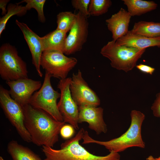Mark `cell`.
<instances>
[{
  "label": "cell",
  "mask_w": 160,
  "mask_h": 160,
  "mask_svg": "<svg viewBox=\"0 0 160 160\" xmlns=\"http://www.w3.org/2000/svg\"><path fill=\"white\" fill-rule=\"evenodd\" d=\"M25 127L31 142L38 146L53 148L59 140L64 121L56 120L44 111L29 104L23 107Z\"/></svg>",
  "instance_id": "6da1fadb"
},
{
  "label": "cell",
  "mask_w": 160,
  "mask_h": 160,
  "mask_svg": "<svg viewBox=\"0 0 160 160\" xmlns=\"http://www.w3.org/2000/svg\"><path fill=\"white\" fill-rule=\"evenodd\" d=\"M131 123L127 130L120 137L107 141L95 140L85 131L83 144L95 143L104 147L110 152L119 153L129 148L136 147L144 148L145 144L141 133V127L145 115L140 111L132 110L130 113Z\"/></svg>",
  "instance_id": "7a4b0ae2"
},
{
  "label": "cell",
  "mask_w": 160,
  "mask_h": 160,
  "mask_svg": "<svg viewBox=\"0 0 160 160\" xmlns=\"http://www.w3.org/2000/svg\"><path fill=\"white\" fill-rule=\"evenodd\" d=\"M85 131L83 128H81L74 137L62 143L60 149L42 146V151L45 156L44 160H120V155L114 152H110L105 156H98L87 151L79 143Z\"/></svg>",
  "instance_id": "3957f363"
},
{
  "label": "cell",
  "mask_w": 160,
  "mask_h": 160,
  "mask_svg": "<svg viewBox=\"0 0 160 160\" xmlns=\"http://www.w3.org/2000/svg\"><path fill=\"white\" fill-rule=\"evenodd\" d=\"M145 49L119 45L112 40L102 47L100 53L110 60L113 68L127 72L136 66Z\"/></svg>",
  "instance_id": "277c9868"
},
{
  "label": "cell",
  "mask_w": 160,
  "mask_h": 160,
  "mask_svg": "<svg viewBox=\"0 0 160 160\" xmlns=\"http://www.w3.org/2000/svg\"><path fill=\"white\" fill-rule=\"evenodd\" d=\"M25 62L19 55L15 47L4 44L0 48V76L6 81L28 78Z\"/></svg>",
  "instance_id": "5b68a950"
},
{
  "label": "cell",
  "mask_w": 160,
  "mask_h": 160,
  "mask_svg": "<svg viewBox=\"0 0 160 160\" xmlns=\"http://www.w3.org/2000/svg\"><path fill=\"white\" fill-rule=\"evenodd\" d=\"M51 77L45 73L41 87L33 94L29 104L44 111L56 120L63 122V119L57 103V100L60 97V93L53 88L50 81Z\"/></svg>",
  "instance_id": "8992f818"
},
{
  "label": "cell",
  "mask_w": 160,
  "mask_h": 160,
  "mask_svg": "<svg viewBox=\"0 0 160 160\" xmlns=\"http://www.w3.org/2000/svg\"><path fill=\"white\" fill-rule=\"evenodd\" d=\"M0 104L5 116L25 141L31 142L25 125L23 107L10 96L9 90L0 86Z\"/></svg>",
  "instance_id": "52a82bcc"
},
{
  "label": "cell",
  "mask_w": 160,
  "mask_h": 160,
  "mask_svg": "<svg viewBox=\"0 0 160 160\" xmlns=\"http://www.w3.org/2000/svg\"><path fill=\"white\" fill-rule=\"evenodd\" d=\"M77 63L76 58L68 57L61 52L44 51L41 55L40 65L52 77L61 80L67 78Z\"/></svg>",
  "instance_id": "ba28073f"
},
{
  "label": "cell",
  "mask_w": 160,
  "mask_h": 160,
  "mask_svg": "<svg viewBox=\"0 0 160 160\" xmlns=\"http://www.w3.org/2000/svg\"><path fill=\"white\" fill-rule=\"evenodd\" d=\"M71 78L60 80L57 85L60 97L57 103L58 110L64 121L78 129L79 107L73 99L70 90Z\"/></svg>",
  "instance_id": "9c48e42d"
},
{
  "label": "cell",
  "mask_w": 160,
  "mask_h": 160,
  "mask_svg": "<svg viewBox=\"0 0 160 160\" xmlns=\"http://www.w3.org/2000/svg\"><path fill=\"white\" fill-rule=\"evenodd\" d=\"M76 15V20L65 40L64 53L67 55L80 51L88 37L87 18L79 12Z\"/></svg>",
  "instance_id": "30bf717a"
},
{
  "label": "cell",
  "mask_w": 160,
  "mask_h": 160,
  "mask_svg": "<svg viewBox=\"0 0 160 160\" xmlns=\"http://www.w3.org/2000/svg\"><path fill=\"white\" fill-rule=\"evenodd\" d=\"M70 88L72 98L78 107L83 105L98 107L100 105L99 98L84 79L80 70L72 74Z\"/></svg>",
  "instance_id": "8fae6325"
},
{
  "label": "cell",
  "mask_w": 160,
  "mask_h": 160,
  "mask_svg": "<svg viewBox=\"0 0 160 160\" xmlns=\"http://www.w3.org/2000/svg\"><path fill=\"white\" fill-rule=\"evenodd\" d=\"M11 97L23 107L29 104L33 94L42 86L40 81L28 78L6 81Z\"/></svg>",
  "instance_id": "7c38bea8"
},
{
  "label": "cell",
  "mask_w": 160,
  "mask_h": 160,
  "mask_svg": "<svg viewBox=\"0 0 160 160\" xmlns=\"http://www.w3.org/2000/svg\"><path fill=\"white\" fill-rule=\"evenodd\" d=\"M78 123L86 122L89 128L99 135L107 131L106 124L103 119V109L101 107L90 105L79 107Z\"/></svg>",
  "instance_id": "4fadbf2b"
},
{
  "label": "cell",
  "mask_w": 160,
  "mask_h": 160,
  "mask_svg": "<svg viewBox=\"0 0 160 160\" xmlns=\"http://www.w3.org/2000/svg\"><path fill=\"white\" fill-rule=\"evenodd\" d=\"M15 23L21 31L31 53L32 63L38 75L43 76L40 62L44 50L41 37L33 31L25 23L16 20Z\"/></svg>",
  "instance_id": "5bb4252c"
},
{
  "label": "cell",
  "mask_w": 160,
  "mask_h": 160,
  "mask_svg": "<svg viewBox=\"0 0 160 160\" xmlns=\"http://www.w3.org/2000/svg\"><path fill=\"white\" fill-rule=\"evenodd\" d=\"M131 17L127 11L121 8L105 20L108 29L112 33L113 40L116 41L127 33Z\"/></svg>",
  "instance_id": "9a60e30c"
},
{
  "label": "cell",
  "mask_w": 160,
  "mask_h": 160,
  "mask_svg": "<svg viewBox=\"0 0 160 160\" xmlns=\"http://www.w3.org/2000/svg\"><path fill=\"white\" fill-rule=\"evenodd\" d=\"M116 41L119 45L139 49H146L148 47L155 46L160 47V37H148L133 33L130 31Z\"/></svg>",
  "instance_id": "2e32d148"
},
{
  "label": "cell",
  "mask_w": 160,
  "mask_h": 160,
  "mask_svg": "<svg viewBox=\"0 0 160 160\" xmlns=\"http://www.w3.org/2000/svg\"><path fill=\"white\" fill-rule=\"evenodd\" d=\"M66 33L56 29L41 37L44 51L56 50L64 53L65 41L67 36Z\"/></svg>",
  "instance_id": "e0dca14e"
},
{
  "label": "cell",
  "mask_w": 160,
  "mask_h": 160,
  "mask_svg": "<svg viewBox=\"0 0 160 160\" xmlns=\"http://www.w3.org/2000/svg\"><path fill=\"white\" fill-rule=\"evenodd\" d=\"M7 151L12 160H42L30 149L15 140L8 143Z\"/></svg>",
  "instance_id": "ac0fdd59"
},
{
  "label": "cell",
  "mask_w": 160,
  "mask_h": 160,
  "mask_svg": "<svg viewBox=\"0 0 160 160\" xmlns=\"http://www.w3.org/2000/svg\"><path fill=\"white\" fill-rule=\"evenodd\" d=\"M127 11L132 16H140L154 10L158 5L153 1L142 0H123Z\"/></svg>",
  "instance_id": "d6986e66"
},
{
  "label": "cell",
  "mask_w": 160,
  "mask_h": 160,
  "mask_svg": "<svg viewBox=\"0 0 160 160\" xmlns=\"http://www.w3.org/2000/svg\"><path fill=\"white\" fill-rule=\"evenodd\" d=\"M132 33L149 38L160 37V23L141 21L135 23Z\"/></svg>",
  "instance_id": "ffe728a7"
},
{
  "label": "cell",
  "mask_w": 160,
  "mask_h": 160,
  "mask_svg": "<svg viewBox=\"0 0 160 160\" xmlns=\"http://www.w3.org/2000/svg\"><path fill=\"white\" fill-rule=\"evenodd\" d=\"M6 14L0 18V36L5 30L7 23L11 17L14 15L21 16L24 15L28 11L25 6L17 4H10L7 8Z\"/></svg>",
  "instance_id": "44dd1931"
},
{
  "label": "cell",
  "mask_w": 160,
  "mask_h": 160,
  "mask_svg": "<svg viewBox=\"0 0 160 160\" xmlns=\"http://www.w3.org/2000/svg\"><path fill=\"white\" fill-rule=\"evenodd\" d=\"M76 17V14L71 12H60L57 16V26L56 29L67 33L73 26Z\"/></svg>",
  "instance_id": "7402d4cb"
},
{
  "label": "cell",
  "mask_w": 160,
  "mask_h": 160,
  "mask_svg": "<svg viewBox=\"0 0 160 160\" xmlns=\"http://www.w3.org/2000/svg\"><path fill=\"white\" fill-rule=\"evenodd\" d=\"M112 4L110 0H90L89 12L90 15L98 16L105 13Z\"/></svg>",
  "instance_id": "603a6c76"
},
{
  "label": "cell",
  "mask_w": 160,
  "mask_h": 160,
  "mask_svg": "<svg viewBox=\"0 0 160 160\" xmlns=\"http://www.w3.org/2000/svg\"><path fill=\"white\" fill-rule=\"evenodd\" d=\"M46 1L45 0H24L17 4H20L22 3H25V6L28 11L32 8L35 9L38 13L39 20L43 23L46 20L43 11Z\"/></svg>",
  "instance_id": "cb8c5ba5"
},
{
  "label": "cell",
  "mask_w": 160,
  "mask_h": 160,
  "mask_svg": "<svg viewBox=\"0 0 160 160\" xmlns=\"http://www.w3.org/2000/svg\"><path fill=\"white\" fill-rule=\"evenodd\" d=\"M90 1V0H72L71 3L74 8L88 18L90 16L88 11Z\"/></svg>",
  "instance_id": "d4e9b609"
},
{
  "label": "cell",
  "mask_w": 160,
  "mask_h": 160,
  "mask_svg": "<svg viewBox=\"0 0 160 160\" xmlns=\"http://www.w3.org/2000/svg\"><path fill=\"white\" fill-rule=\"evenodd\" d=\"M75 132V129L71 125L65 124L61 127L60 134L63 139L68 140L72 138Z\"/></svg>",
  "instance_id": "484cf974"
},
{
  "label": "cell",
  "mask_w": 160,
  "mask_h": 160,
  "mask_svg": "<svg viewBox=\"0 0 160 160\" xmlns=\"http://www.w3.org/2000/svg\"><path fill=\"white\" fill-rule=\"evenodd\" d=\"M156 98L151 107L153 115L160 118V92L157 94Z\"/></svg>",
  "instance_id": "4316f807"
},
{
  "label": "cell",
  "mask_w": 160,
  "mask_h": 160,
  "mask_svg": "<svg viewBox=\"0 0 160 160\" xmlns=\"http://www.w3.org/2000/svg\"><path fill=\"white\" fill-rule=\"evenodd\" d=\"M136 67L141 72L150 75H152L155 70V69L154 68L142 64L137 65Z\"/></svg>",
  "instance_id": "83f0119b"
},
{
  "label": "cell",
  "mask_w": 160,
  "mask_h": 160,
  "mask_svg": "<svg viewBox=\"0 0 160 160\" xmlns=\"http://www.w3.org/2000/svg\"><path fill=\"white\" fill-rule=\"evenodd\" d=\"M9 0H0V8L2 10L1 14L5 15L7 12V10L6 9L7 5L9 1Z\"/></svg>",
  "instance_id": "f1b7e54d"
},
{
  "label": "cell",
  "mask_w": 160,
  "mask_h": 160,
  "mask_svg": "<svg viewBox=\"0 0 160 160\" xmlns=\"http://www.w3.org/2000/svg\"><path fill=\"white\" fill-rule=\"evenodd\" d=\"M146 160H160V156L158 158H154L152 156H150L146 158Z\"/></svg>",
  "instance_id": "f546056e"
},
{
  "label": "cell",
  "mask_w": 160,
  "mask_h": 160,
  "mask_svg": "<svg viewBox=\"0 0 160 160\" xmlns=\"http://www.w3.org/2000/svg\"><path fill=\"white\" fill-rule=\"evenodd\" d=\"M0 160H4V159L2 158V157L0 156Z\"/></svg>",
  "instance_id": "4dcf8cb0"
}]
</instances>
